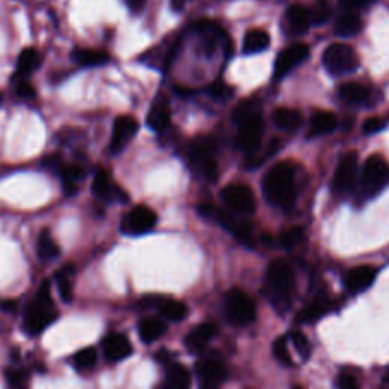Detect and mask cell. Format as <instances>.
<instances>
[{
  "instance_id": "27",
  "label": "cell",
  "mask_w": 389,
  "mask_h": 389,
  "mask_svg": "<svg viewBox=\"0 0 389 389\" xmlns=\"http://www.w3.org/2000/svg\"><path fill=\"white\" fill-rule=\"evenodd\" d=\"M192 384L189 370L181 364H169L166 368V386L169 389H187Z\"/></svg>"
},
{
  "instance_id": "45",
  "label": "cell",
  "mask_w": 389,
  "mask_h": 389,
  "mask_svg": "<svg viewBox=\"0 0 389 389\" xmlns=\"http://www.w3.org/2000/svg\"><path fill=\"white\" fill-rule=\"evenodd\" d=\"M17 93L21 98L32 99L35 96V90L32 85L26 81V78H20V81L17 84Z\"/></svg>"
},
{
  "instance_id": "48",
  "label": "cell",
  "mask_w": 389,
  "mask_h": 389,
  "mask_svg": "<svg viewBox=\"0 0 389 389\" xmlns=\"http://www.w3.org/2000/svg\"><path fill=\"white\" fill-rule=\"evenodd\" d=\"M125 3L128 5V8L134 11V12H139L143 10V6H145L146 0H125Z\"/></svg>"
},
{
  "instance_id": "42",
  "label": "cell",
  "mask_w": 389,
  "mask_h": 389,
  "mask_svg": "<svg viewBox=\"0 0 389 389\" xmlns=\"http://www.w3.org/2000/svg\"><path fill=\"white\" fill-rule=\"evenodd\" d=\"M386 126V120L384 118H370V119H366L365 120V124L362 126V131L365 134H376L379 131H381Z\"/></svg>"
},
{
  "instance_id": "15",
  "label": "cell",
  "mask_w": 389,
  "mask_h": 389,
  "mask_svg": "<svg viewBox=\"0 0 389 389\" xmlns=\"http://www.w3.org/2000/svg\"><path fill=\"white\" fill-rule=\"evenodd\" d=\"M197 374L203 388H218L227 380V368L222 360L205 357L197 364Z\"/></svg>"
},
{
  "instance_id": "30",
  "label": "cell",
  "mask_w": 389,
  "mask_h": 389,
  "mask_svg": "<svg viewBox=\"0 0 389 389\" xmlns=\"http://www.w3.org/2000/svg\"><path fill=\"white\" fill-rule=\"evenodd\" d=\"M74 60L81 64V66L85 67H96V66H102V64H107L110 61V55L104 50H96V49H76L74 54Z\"/></svg>"
},
{
  "instance_id": "23",
  "label": "cell",
  "mask_w": 389,
  "mask_h": 389,
  "mask_svg": "<svg viewBox=\"0 0 389 389\" xmlns=\"http://www.w3.org/2000/svg\"><path fill=\"white\" fill-rule=\"evenodd\" d=\"M60 175L63 179V190L67 197H74L76 194L79 184L85 178V170L81 166L76 164H61L60 166Z\"/></svg>"
},
{
  "instance_id": "26",
  "label": "cell",
  "mask_w": 389,
  "mask_h": 389,
  "mask_svg": "<svg viewBox=\"0 0 389 389\" xmlns=\"http://www.w3.org/2000/svg\"><path fill=\"white\" fill-rule=\"evenodd\" d=\"M155 309H158V312H160L166 320L169 321H183L187 313H189V309L181 301H177V300H172L168 297H160L158 300Z\"/></svg>"
},
{
  "instance_id": "6",
  "label": "cell",
  "mask_w": 389,
  "mask_h": 389,
  "mask_svg": "<svg viewBox=\"0 0 389 389\" xmlns=\"http://www.w3.org/2000/svg\"><path fill=\"white\" fill-rule=\"evenodd\" d=\"M360 183L365 194L376 197L389 186V163L381 155H371L364 164Z\"/></svg>"
},
{
  "instance_id": "38",
  "label": "cell",
  "mask_w": 389,
  "mask_h": 389,
  "mask_svg": "<svg viewBox=\"0 0 389 389\" xmlns=\"http://www.w3.org/2000/svg\"><path fill=\"white\" fill-rule=\"evenodd\" d=\"M330 17V8L326 0H315L311 10H309V19L311 25H322Z\"/></svg>"
},
{
  "instance_id": "49",
  "label": "cell",
  "mask_w": 389,
  "mask_h": 389,
  "mask_svg": "<svg viewBox=\"0 0 389 389\" xmlns=\"http://www.w3.org/2000/svg\"><path fill=\"white\" fill-rule=\"evenodd\" d=\"M187 2H189V0H170V6L175 11H181Z\"/></svg>"
},
{
  "instance_id": "47",
  "label": "cell",
  "mask_w": 389,
  "mask_h": 389,
  "mask_svg": "<svg viewBox=\"0 0 389 389\" xmlns=\"http://www.w3.org/2000/svg\"><path fill=\"white\" fill-rule=\"evenodd\" d=\"M374 0H340V3L344 8H360V6L370 5Z\"/></svg>"
},
{
  "instance_id": "46",
  "label": "cell",
  "mask_w": 389,
  "mask_h": 389,
  "mask_svg": "<svg viewBox=\"0 0 389 389\" xmlns=\"http://www.w3.org/2000/svg\"><path fill=\"white\" fill-rule=\"evenodd\" d=\"M210 93L214 98H225L228 99L232 95V89H228V85L224 82H216L210 87Z\"/></svg>"
},
{
  "instance_id": "35",
  "label": "cell",
  "mask_w": 389,
  "mask_h": 389,
  "mask_svg": "<svg viewBox=\"0 0 389 389\" xmlns=\"http://www.w3.org/2000/svg\"><path fill=\"white\" fill-rule=\"evenodd\" d=\"M74 266L67 265L66 268H63L61 271H58L55 274V280H56V286H58V292L61 300L69 304V302L74 301V286H71L70 282V276L74 274Z\"/></svg>"
},
{
  "instance_id": "3",
  "label": "cell",
  "mask_w": 389,
  "mask_h": 389,
  "mask_svg": "<svg viewBox=\"0 0 389 389\" xmlns=\"http://www.w3.org/2000/svg\"><path fill=\"white\" fill-rule=\"evenodd\" d=\"M56 316H58V312H56L52 293H50V283L45 282L26 309L23 329L32 336L40 335L56 320Z\"/></svg>"
},
{
  "instance_id": "5",
  "label": "cell",
  "mask_w": 389,
  "mask_h": 389,
  "mask_svg": "<svg viewBox=\"0 0 389 389\" xmlns=\"http://www.w3.org/2000/svg\"><path fill=\"white\" fill-rule=\"evenodd\" d=\"M198 212L199 214H203L204 218L218 222L221 227L228 230L236 239H239L245 245H253V227H251L249 222L241 219L239 216L228 213L225 210H221V208H218L216 205L207 203L199 204Z\"/></svg>"
},
{
  "instance_id": "17",
  "label": "cell",
  "mask_w": 389,
  "mask_h": 389,
  "mask_svg": "<svg viewBox=\"0 0 389 389\" xmlns=\"http://www.w3.org/2000/svg\"><path fill=\"white\" fill-rule=\"evenodd\" d=\"M102 350L107 360H110V362H120V360L133 355L131 342L122 333L108 335L102 342Z\"/></svg>"
},
{
  "instance_id": "50",
  "label": "cell",
  "mask_w": 389,
  "mask_h": 389,
  "mask_svg": "<svg viewBox=\"0 0 389 389\" xmlns=\"http://www.w3.org/2000/svg\"><path fill=\"white\" fill-rule=\"evenodd\" d=\"M16 304H17L16 301H3L2 309H5V311H8V312H12V311H16Z\"/></svg>"
},
{
  "instance_id": "28",
  "label": "cell",
  "mask_w": 389,
  "mask_h": 389,
  "mask_svg": "<svg viewBox=\"0 0 389 389\" xmlns=\"http://www.w3.org/2000/svg\"><path fill=\"white\" fill-rule=\"evenodd\" d=\"M286 20L292 34H304L311 26L309 11L302 5H292L286 12Z\"/></svg>"
},
{
  "instance_id": "9",
  "label": "cell",
  "mask_w": 389,
  "mask_h": 389,
  "mask_svg": "<svg viewBox=\"0 0 389 389\" xmlns=\"http://www.w3.org/2000/svg\"><path fill=\"white\" fill-rule=\"evenodd\" d=\"M237 126H239V131L236 135V146L242 151H247V153H254L260 146L265 133L262 113L251 114V116L241 120Z\"/></svg>"
},
{
  "instance_id": "33",
  "label": "cell",
  "mask_w": 389,
  "mask_h": 389,
  "mask_svg": "<svg viewBox=\"0 0 389 389\" xmlns=\"http://www.w3.org/2000/svg\"><path fill=\"white\" fill-rule=\"evenodd\" d=\"M40 63H41V56L37 50L32 47L21 50L17 61V76L27 78L34 70H37L40 67Z\"/></svg>"
},
{
  "instance_id": "39",
  "label": "cell",
  "mask_w": 389,
  "mask_h": 389,
  "mask_svg": "<svg viewBox=\"0 0 389 389\" xmlns=\"http://www.w3.org/2000/svg\"><path fill=\"white\" fill-rule=\"evenodd\" d=\"M256 113H260V104H258L257 100H253V99L242 100V102L234 108L233 122L237 125L241 120H243L245 118H248V116H251V114H256Z\"/></svg>"
},
{
  "instance_id": "37",
  "label": "cell",
  "mask_w": 389,
  "mask_h": 389,
  "mask_svg": "<svg viewBox=\"0 0 389 389\" xmlns=\"http://www.w3.org/2000/svg\"><path fill=\"white\" fill-rule=\"evenodd\" d=\"M304 239V228L302 227H291L287 230H283L278 236V243L280 247L285 249H292Z\"/></svg>"
},
{
  "instance_id": "21",
  "label": "cell",
  "mask_w": 389,
  "mask_h": 389,
  "mask_svg": "<svg viewBox=\"0 0 389 389\" xmlns=\"http://www.w3.org/2000/svg\"><path fill=\"white\" fill-rule=\"evenodd\" d=\"M168 326L158 316H146L139 322V335L140 340L145 344H153L166 335Z\"/></svg>"
},
{
  "instance_id": "11",
  "label": "cell",
  "mask_w": 389,
  "mask_h": 389,
  "mask_svg": "<svg viewBox=\"0 0 389 389\" xmlns=\"http://www.w3.org/2000/svg\"><path fill=\"white\" fill-rule=\"evenodd\" d=\"M359 177V158L357 153L355 151H350V153L345 154L340 164H337L336 172L333 175V190L336 193H348L353 190V187L357 183Z\"/></svg>"
},
{
  "instance_id": "24",
  "label": "cell",
  "mask_w": 389,
  "mask_h": 389,
  "mask_svg": "<svg viewBox=\"0 0 389 389\" xmlns=\"http://www.w3.org/2000/svg\"><path fill=\"white\" fill-rule=\"evenodd\" d=\"M272 122L282 131H297L302 124V116L298 110H293V108L280 107L274 111Z\"/></svg>"
},
{
  "instance_id": "36",
  "label": "cell",
  "mask_w": 389,
  "mask_h": 389,
  "mask_svg": "<svg viewBox=\"0 0 389 389\" xmlns=\"http://www.w3.org/2000/svg\"><path fill=\"white\" fill-rule=\"evenodd\" d=\"M96 362H98V351L93 347H85L82 350H79L74 357L75 368L79 371H89L91 368H95Z\"/></svg>"
},
{
  "instance_id": "14",
  "label": "cell",
  "mask_w": 389,
  "mask_h": 389,
  "mask_svg": "<svg viewBox=\"0 0 389 389\" xmlns=\"http://www.w3.org/2000/svg\"><path fill=\"white\" fill-rule=\"evenodd\" d=\"M137 131H139V122L133 116H119L114 120L110 140L111 154H120L128 146V143L134 139Z\"/></svg>"
},
{
  "instance_id": "12",
  "label": "cell",
  "mask_w": 389,
  "mask_h": 389,
  "mask_svg": "<svg viewBox=\"0 0 389 389\" xmlns=\"http://www.w3.org/2000/svg\"><path fill=\"white\" fill-rule=\"evenodd\" d=\"M224 203L239 214H251L256 210V197L245 184H230L221 192Z\"/></svg>"
},
{
  "instance_id": "40",
  "label": "cell",
  "mask_w": 389,
  "mask_h": 389,
  "mask_svg": "<svg viewBox=\"0 0 389 389\" xmlns=\"http://www.w3.org/2000/svg\"><path fill=\"white\" fill-rule=\"evenodd\" d=\"M287 341H289V337L287 336H280L278 340L274 342V356L278 360L280 364L285 365V366H292L293 365V359L289 353V348H287Z\"/></svg>"
},
{
  "instance_id": "10",
  "label": "cell",
  "mask_w": 389,
  "mask_h": 389,
  "mask_svg": "<svg viewBox=\"0 0 389 389\" xmlns=\"http://www.w3.org/2000/svg\"><path fill=\"white\" fill-rule=\"evenodd\" d=\"M157 213L146 205H137L122 219L120 230L128 236H142L157 225Z\"/></svg>"
},
{
  "instance_id": "34",
  "label": "cell",
  "mask_w": 389,
  "mask_h": 389,
  "mask_svg": "<svg viewBox=\"0 0 389 389\" xmlns=\"http://www.w3.org/2000/svg\"><path fill=\"white\" fill-rule=\"evenodd\" d=\"M60 251L49 230H43L37 239V253L41 260H55L60 256Z\"/></svg>"
},
{
  "instance_id": "31",
  "label": "cell",
  "mask_w": 389,
  "mask_h": 389,
  "mask_svg": "<svg viewBox=\"0 0 389 389\" xmlns=\"http://www.w3.org/2000/svg\"><path fill=\"white\" fill-rule=\"evenodd\" d=\"M271 43L269 34L262 30H253L245 35L243 40V52L247 55H253L263 52V50L268 49Z\"/></svg>"
},
{
  "instance_id": "16",
  "label": "cell",
  "mask_w": 389,
  "mask_h": 389,
  "mask_svg": "<svg viewBox=\"0 0 389 389\" xmlns=\"http://www.w3.org/2000/svg\"><path fill=\"white\" fill-rule=\"evenodd\" d=\"M377 271L373 266H355L344 276V285L351 293H359L368 289L376 280Z\"/></svg>"
},
{
  "instance_id": "7",
  "label": "cell",
  "mask_w": 389,
  "mask_h": 389,
  "mask_svg": "<svg viewBox=\"0 0 389 389\" xmlns=\"http://www.w3.org/2000/svg\"><path fill=\"white\" fill-rule=\"evenodd\" d=\"M322 64L329 74L341 76L357 70L359 58L350 46L336 43V45H331L326 49V52L322 55Z\"/></svg>"
},
{
  "instance_id": "32",
  "label": "cell",
  "mask_w": 389,
  "mask_h": 389,
  "mask_svg": "<svg viewBox=\"0 0 389 389\" xmlns=\"http://www.w3.org/2000/svg\"><path fill=\"white\" fill-rule=\"evenodd\" d=\"M362 31V20L356 14H342L335 23V34L340 37H353Z\"/></svg>"
},
{
  "instance_id": "19",
  "label": "cell",
  "mask_w": 389,
  "mask_h": 389,
  "mask_svg": "<svg viewBox=\"0 0 389 389\" xmlns=\"http://www.w3.org/2000/svg\"><path fill=\"white\" fill-rule=\"evenodd\" d=\"M218 327L213 322H204L199 324V326L194 327L189 335L186 336L184 345L186 348L189 350L193 355H198V353H203L204 348L207 347V344L210 342L212 337L216 335Z\"/></svg>"
},
{
  "instance_id": "8",
  "label": "cell",
  "mask_w": 389,
  "mask_h": 389,
  "mask_svg": "<svg viewBox=\"0 0 389 389\" xmlns=\"http://www.w3.org/2000/svg\"><path fill=\"white\" fill-rule=\"evenodd\" d=\"M225 313L228 321L236 327L249 326L256 320V306L242 289H234L227 293L225 301Z\"/></svg>"
},
{
  "instance_id": "51",
  "label": "cell",
  "mask_w": 389,
  "mask_h": 389,
  "mask_svg": "<svg viewBox=\"0 0 389 389\" xmlns=\"http://www.w3.org/2000/svg\"><path fill=\"white\" fill-rule=\"evenodd\" d=\"M384 380L386 381V384H389V368L386 370V373H385V376H384Z\"/></svg>"
},
{
  "instance_id": "43",
  "label": "cell",
  "mask_w": 389,
  "mask_h": 389,
  "mask_svg": "<svg viewBox=\"0 0 389 389\" xmlns=\"http://www.w3.org/2000/svg\"><path fill=\"white\" fill-rule=\"evenodd\" d=\"M6 379H8L10 381V385H14V386H21V385H25V381L27 380V374L26 371L23 370H11L6 373Z\"/></svg>"
},
{
  "instance_id": "20",
  "label": "cell",
  "mask_w": 389,
  "mask_h": 389,
  "mask_svg": "<svg viewBox=\"0 0 389 389\" xmlns=\"http://www.w3.org/2000/svg\"><path fill=\"white\" fill-rule=\"evenodd\" d=\"M331 306H333L331 300L327 297L326 293H321L309 302L304 309H302L297 316V321L301 324H312L315 321H318L321 316H324L327 312H330Z\"/></svg>"
},
{
  "instance_id": "44",
  "label": "cell",
  "mask_w": 389,
  "mask_h": 389,
  "mask_svg": "<svg viewBox=\"0 0 389 389\" xmlns=\"http://www.w3.org/2000/svg\"><path fill=\"white\" fill-rule=\"evenodd\" d=\"M336 386H337V388H342V389H355V388L359 386V381L356 380V377H353L351 374L342 373L341 376L337 377Z\"/></svg>"
},
{
  "instance_id": "2",
  "label": "cell",
  "mask_w": 389,
  "mask_h": 389,
  "mask_svg": "<svg viewBox=\"0 0 389 389\" xmlns=\"http://www.w3.org/2000/svg\"><path fill=\"white\" fill-rule=\"evenodd\" d=\"M263 193L272 205L291 208L297 201L293 166L286 162L274 164L263 178Z\"/></svg>"
},
{
  "instance_id": "22",
  "label": "cell",
  "mask_w": 389,
  "mask_h": 389,
  "mask_svg": "<svg viewBox=\"0 0 389 389\" xmlns=\"http://www.w3.org/2000/svg\"><path fill=\"white\" fill-rule=\"evenodd\" d=\"M148 126L155 133H163L170 125V108L168 102L164 100H157V102L151 107L146 118Z\"/></svg>"
},
{
  "instance_id": "13",
  "label": "cell",
  "mask_w": 389,
  "mask_h": 389,
  "mask_svg": "<svg viewBox=\"0 0 389 389\" xmlns=\"http://www.w3.org/2000/svg\"><path fill=\"white\" fill-rule=\"evenodd\" d=\"M309 54H311V49L306 45H301V43L282 50L277 56L276 67H274V78L282 79L287 74H291L295 67L300 66L304 60H307Z\"/></svg>"
},
{
  "instance_id": "29",
  "label": "cell",
  "mask_w": 389,
  "mask_h": 389,
  "mask_svg": "<svg viewBox=\"0 0 389 389\" xmlns=\"http://www.w3.org/2000/svg\"><path fill=\"white\" fill-rule=\"evenodd\" d=\"M337 126V118L330 111H318L313 114L311 120V135H326L331 131H335Z\"/></svg>"
},
{
  "instance_id": "41",
  "label": "cell",
  "mask_w": 389,
  "mask_h": 389,
  "mask_svg": "<svg viewBox=\"0 0 389 389\" xmlns=\"http://www.w3.org/2000/svg\"><path fill=\"white\" fill-rule=\"evenodd\" d=\"M291 340L293 342V347L297 348L298 355L302 359H309V356H311V351H312V345L311 342H309L307 337L302 335L301 331H293V333L291 335Z\"/></svg>"
},
{
  "instance_id": "25",
  "label": "cell",
  "mask_w": 389,
  "mask_h": 389,
  "mask_svg": "<svg viewBox=\"0 0 389 389\" xmlns=\"http://www.w3.org/2000/svg\"><path fill=\"white\" fill-rule=\"evenodd\" d=\"M371 93L365 85L359 82H347L341 85L340 98L350 105H365L370 102Z\"/></svg>"
},
{
  "instance_id": "1",
  "label": "cell",
  "mask_w": 389,
  "mask_h": 389,
  "mask_svg": "<svg viewBox=\"0 0 389 389\" xmlns=\"http://www.w3.org/2000/svg\"><path fill=\"white\" fill-rule=\"evenodd\" d=\"M295 276L289 262L283 258L274 260L265 274L263 291L266 298L276 311L283 315L292 307L295 298Z\"/></svg>"
},
{
  "instance_id": "4",
  "label": "cell",
  "mask_w": 389,
  "mask_h": 389,
  "mask_svg": "<svg viewBox=\"0 0 389 389\" xmlns=\"http://www.w3.org/2000/svg\"><path fill=\"white\" fill-rule=\"evenodd\" d=\"M214 140L212 137H197L189 146L190 168L208 181L218 178V163L214 157Z\"/></svg>"
},
{
  "instance_id": "18",
  "label": "cell",
  "mask_w": 389,
  "mask_h": 389,
  "mask_svg": "<svg viewBox=\"0 0 389 389\" xmlns=\"http://www.w3.org/2000/svg\"><path fill=\"white\" fill-rule=\"evenodd\" d=\"M91 192L95 197L107 201V203H110V201H124L125 203L128 201V194L120 187L114 186L104 170H98L91 183Z\"/></svg>"
}]
</instances>
